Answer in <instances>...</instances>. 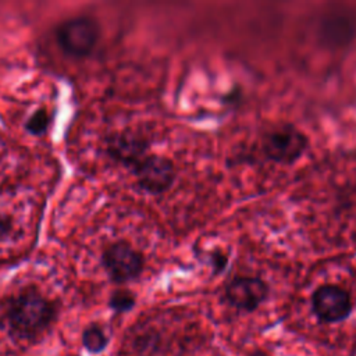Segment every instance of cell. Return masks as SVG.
<instances>
[{"label":"cell","mask_w":356,"mask_h":356,"mask_svg":"<svg viewBox=\"0 0 356 356\" xmlns=\"http://www.w3.org/2000/svg\"><path fill=\"white\" fill-rule=\"evenodd\" d=\"M57 306L35 286H28L3 303L1 320L8 334L17 339L40 338L54 323Z\"/></svg>","instance_id":"cell-1"},{"label":"cell","mask_w":356,"mask_h":356,"mask_svg":"<svg viewBox=\"0 0 356 356\" xmlns=\"http://www.w3.org/2000/svg\"><path fill=\"white\" fill-rule=\"evenodd\" d=\"M261 149L274 163L292 164L307 149V138L292 125H280L264 135Z\"/></svg>","instance_id":"cell-2"},{"label":"cell","mask_w":356,"mask_h":356,"mask_svg":"<svg viewBox=\"0 0 356 356\" xmlns=\"http://www.w3.org/2000/svg\"><path fill=\"white\" fill-rule=\"evenodd\" d=\"M56 38L67 54L85 57L97 42L99 25L90 17H74L58 25Z\"/></svg>","instance_id":"cell-3"},{"label":"cell","mask_w":356,"mask_h":356,"mask_svg":"<svg viewBox=\"0 0 356 356\" xmlns=\"http://www.w3.org/2000/svg\"><path fill=\"white\" fill-rule=\"evenodd\" d=\"M103 267L110 280L124 284L138 278L143 270V257L127 242H115L107 246L102 256Z\"/></svg>","instance_id":"cell-4"},{"label":"cell","mask_w":356,"mask_h":356,"mask_svg":"<svg viewBox=\"0 0 356 356\" xmlns=\"http://www.w3.org/2000/svg\"><path fill=\"white\" fill-rule=\"evenodd\" d=\"M312 307L317 318L323 323H338L345 320L352 312L349 293L338 285H321L312 296Z\"/></svg>","instance_id":"cell-5"},{"label":"cell","mask_w":356,"mask_h":356,"mask_svg":"<svg viewBox=\"0 0 356 356\" xmlns=\"http://www.w3.org/2000/svg\"><path fill=\"white\" fill-rule=\"evenodd\" d=\"M134 174L139 186L149 193L165 192L174 182V164L161 156H145L135 167Z\"/></svg>","instance_id":"cell-6"},{"label":"cell","mask_w":356,"mask_h":356,"mask_svg":"<svg viewBox=\"0 0 356 356\" xmlns=\"http://www.w3.org/2000/svg\"><path fill=\"white\" fill-rule=\"evenodd\" d=\"M268 292V285L256 277H236L225 286L228 303L242 312L256 310L267 299Z\"/></svg>","instance_id":"cell-7"},{"label":"cell","mask_w":356,"mask_h":356,"mask_svg":"<svg viewBox=\"0 0 356 356\" xmlns=\"http://www.w3.org/2000/svg\"><path fill=\"white\" fill-rule=\"evenodd\" d=\"M147 142L136 134L121 132L110 138L107 152L117 161L135 167L146 154Z\"/></svg>","instance_id":"cell-8"},{"label":"cell","mask_w":356,"mask_h":356,"mask_svg":"<svg viewBox=\"0 0 356 356\" xmlns=\"http://www.w3.org/2000/svg\"><path fill=\"white\" fill-rule=\"evenodd\" d=\"M81 339H82V346L89 352V353H100L103 352L110 339H108V335L106 334L104 328L96 323L93 324H89L83 331H82V335H81Z\"/></svg>","instance_id":"cell-9"},{"label":"cell","mask_w":356,"mask_h":356,"mask_svg":"<svg viewBox=\"0 0 356 356\" xmlns=\"http://www.w3.org/2000/svg\"><path fill=\"white\" fill-rule=\"evenodd\" d=\"M108 306L115 313H125L129 312L135 306V296L129 291L120 289L113 292L108 300Z\"/></svg>","instance_id":"cell-10"},{"label":"cell","mask_w":356,"mask_h":356,"mask_svg":"<svg viewBox=\"0 0 356 356\" xmlns=\"http://www.w3.org/2000/svg\"><path fill=\"white\" fill-rule=\"evenodd\" d=\"M50 114L47 113L46 108H39L36 110L26 121L25 128L33 134V135H42L43 132H46L49 124H50Z\"/></svg>","instance_id":"cell-11"},{"label":"cell","mask_w":356,"mask_h":356,"mask_svg":"<svg viewBox=\"0 0 356 356\" xmlns=\"http://www.w3.org/2000/svg\"><path fill=\"white\" fill-rule=\"evenodd\" d=\"M13 231V224H11V220L7 218L6 216L0 214V239L8 236Z\"/></svg>","instance_id":"cell-12"},{"label":"cell","mask_w":356,"mask_h":356,"mask_svg":"<svg viewBox=\"0 0 356 356\" xmlns=\"http://www.w3.org/2000/svg\"><path fill=\"white\" fill-rule=\"evenodd\" d=\"M67 356H78V355H75V353H70V355H67Z\"/></svg>","instance_id":"cell-13"}]
</instances>
